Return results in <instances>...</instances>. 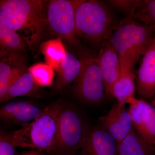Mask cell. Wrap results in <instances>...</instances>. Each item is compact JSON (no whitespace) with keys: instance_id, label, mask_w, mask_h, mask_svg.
<instances>
[{"instance_id":"obj_1","label":"cell","mask_w":155,"mask_h":155,"mask_svg":"<svg viewBox=\"0 0 155 155\" xmlns=\"http://www.w3.org/2000/svg\"><path fill=\"white\" fill-rule=\"evenodd\" d=\"M45 3L41 0L0 2V22L16 31L32 51L38 47L48 26Z\"/></svg>"},{"instance_id":"obj_2","label":"cell","mask_w":155,"mask_h":155,"mask_svg":"<svg viewBox=\"0 0 155 155\" xmlns=\"http://www.w3.org/2000/svg\"><path fill=\"white\" fill-rule=\"evenodd\" d=\"M155 26H148L124 19L119 23L109 40L119 56L121 74L134 72L136 64L151 43Z\"/></svg>"},{"instance_id":"obj_3","label":"cell","mask_w":155,"mask_h":155,"mask_svg":"<svg viewBox=\"0 0 155 155\" xmlns=\"http://www.w3.org/2000/svg\"><path fill=\"white\" fill-rule=\"evenodd\" d=\"M63 107L61 103L51 104L45 107L35 120L8 134L14 147L45 151L52 155L58 138V119Z\"/></svg>"},{"instance_id":"obj_4","label":"cell","mask_w":155,"mask_h":155,"mask_svg":"<svg viewBox=\"0 0 155 155\" xmlns=\"http://www.w3.org/2000/svg\"><path fill=\"white\" fill-rule=\"evenodd\" d=\"M75 21L78 36L101 46L109 39L119 23L103 2L84 0L76 8Z\"/></svg>"},{"instance_id":"obj_5","label":"cell","mask_w":155,"mask_h":155,"mask_svg":"<svg viewBox=\"0 0 155 155\" xmlns=\"http://www.w3.org/2000/svg\"><path fill=\"white\" fill-rule=\"evenodd\" d=\"M88 127L76 109L63 106L58 119V138L52 155H77L83 146Z\"/></svg>"},{"instance_id":"obj_6","label":"cell","mask_w":155,"mask_h":155,"mask_svg":"<svg viewBox=\"0 0 155 155\" xmlns=\"http://www.w3.org/2000/svg\"><path fill=\"white\" fill-rule=\"evenodd\" d=\"M82 0H53L47 8L48 26L52 32L70 45L79 43L75 25L78 6Z\"/></svg>"},{"instance_id":"obj_7","label":"cell","mask_w":155,"mask_h":155,"mask_svg":"<svg viewBox=\"0 0 155 155\" xmlns=\"http://www.w3.org/2000/svg\"><path fill=\"white\" fill-rule=\"evenodd\" d=\"M81 61V70L76 79L75 94L83 102L98 104L104 100L105 90L97 58H89Z\"/></svg>"},{"instance_id":"obj_8","label":"cell","mask_w":155,"mask_h":155,"mask_svg":"<svg viewBox=\"0 0 155 155\" xmlns=\"http://www.w3.org/2000/svg\"><path fill=\"white\" fill-rule=\"evenodd\" d=\"M101 126L116 140L122 141L134 127L129 109L120 106L118 103L113 106L107 114L99 117Z\"/></svg>"},{"instance_id":"obj_9","label":"cell","mask_w":155,"mask_h":155,"mask_svg":"<svg viewBox=\"0 0 155 155\" xmlns=\"http://www.w3.org/2000/svg\"><path fill=\"white\" fill-rule=\"evenodd\" d=\"M140 61L137 90L143 98L151 100L155 95V35Z\"/></svg>"},{"instance_id":"obj_10","label":"cell","mask_w":155,"mask_h":155,"mask_svg":"<svg viewBox=\"0 0 155 155\" xmlns=\"http://www.w3.org/2000/svg\"><path fill=\"white\" fill-rule=\"evenodd\" d=\"M97 58L102 75L105 94L114 97V85L120 77L121 69L118 53L110 40L101 46Z\"/></svg>"},{"instance_id":"obj_11","label":"cell","mask_w":155,"mask_h":155,"mask_svg":"<svg viewBox=\"0 0 155 155\" xmlns=\"http://www.w3.org/2000/svg\"><path fill=\"white\" fill-rule=\"evenodd\" d=\"M118 142L101 127H90L77 155H118Z\"/></svg>"},{"instance_id":"obj_12","label":"cell","mask_w":155,"mask_h":155,"mask_svg":"<svg viewBox=\"0 0 155 155\" xmlns=\"http://www.w3.org/2000/svg\"><path fill=\"white\" fill-rule=\"evenodd\" d=\"M134 125L140 135L150 142L155 149V109L143 99L135 98L129 108Z\"/></svg>"},{"instance_id":"obj_13","label":"cell","mask_w":155,"mask_h":155,"mask_svg":"<svg viewBox=\"0 0 155 155\" xmlns=\"http://www.w3.org/2000/svg\"><path fill=\"white\" fill-rule=\"evenodd\" d=\"M45 108L26 101L11 102L1 108L0 118L7 124L22 127L38 118Z\"/></svg>"},{"instance_id":"obj_14","label":"cell","mask_w":155,"mask_h":155,"mask_svg":"<svg viewBox=\"0 0 155 155\" xmlns=\"http://www.w3.org/2000/svg\"><path fill=\"white\" fill-rule=\"evenodd\" d=\"M118 155H155V149L134 127L124 139L118 143Z\"/></svg>"},{"instance_id":"obj_15","label":"cell","mask_w":155,"mask_h":155,"mask_svg":"<svg viewBox=\"0 0 155 155\" xmlns=\"http://www.w3.org/2000/svg\"><path fill=\"white\" fill-rule=\"evenodd\" d=\"M81 61L78 60L72 53L67 52L57 69L58 78L56 87L60 90L64 89L75 79H77L81 70Z\"/></svg>"},{"instance_id":"obj_16","label":"cell","mask_w":155,"mask_h":155,"mask_svg":"<svg viewBox=\"0 0 155 155\" xmlns=\"http://www.w3.org/2000/svg\"><path fill=\"white\" fill-rule=\"evenodd\" d=\"M136 75L134 72H126L121 74L114 87V97L120 106L129 105L135 98L136 89L135 84Z\"/></svg>"},{"instance_id":"obj_17","label":"cell","mask_w":155,"mask_h":155,"mask_svg":"<svg viewBox=\"0 0 155 155\" xmlns=\"http://www.w3.org/2000/svg\"><path fill=\"white\" fill-rule=\"evenodd\" d=\"M1 56L14 54L25 51V43L16 31L0 22Z\"/></svg>"},{"instance_id":"obj_18","label":"cell","mask_w":155,"mask_h":155,"mask_svg":"<svg viewBox=\"0 0 155 155\" xmlns=\"http://www.w3.org/2000/svg\"><path fill=\"white\" fill-rule=\"evenodd\" d=\"M38 87L33 75L27 70L10 87L0 101L4 102L16 97L32 95L35 93Z\"/></svg>"},{"instance_id":"obj_19","label":"cell","mask_w":155,"mask_h":155,"mask_svg":"<svg viewBox=\"0 0 155 155\" xmlns=\"http://www.w3.org/2000/svg\"><path fill=\"white\" fill-rule=\"evenodd\" d=\"M61 38L50 40L42 43L40 45L42 53L44 56L46 64L57 70L60 66L67 51Z\"/></svg>"},{"instance_id":"obj_20","label":"cell","mask_w":155,"mask_h":155,"mask_svg":"<svg viewBox=\"0 0 155 155\" xmlns=\"http://www.w3.org/2000/svg\"><path fill=\"white\" fill-rule=\"evenodd\" d=\"M17 54L8 55L4 58L0 63V101L3 99L8 88L11 72L14 66L21 61Z\"/></svg>"},{"instance_id":"obj_21","label":"cell","mask_w":155,"mask_h":155,"mask_svg":"<svg viewBox=\"0 0 155 155\" xmlns=\"http://www.w3.org/2000/svg\"><path fill=\"white\" fill-rule=\"evenodd\" d=\"M52 67L47 64L38 63L28 69L33 75L36 84L38 86H49L52 84L54 73Z\"/></svg>"},{"instance_id":"obj_22","label":"cell","mask_w":155,"mask_h":155,"mask_svg":"<svg viewBox=\"0 0 155 155\" xmlns=\"http://www.w3.org/2000/svg\"><path fill=\"white\" fill-rule=\"evenodd\" d=\"M148 26H155V0L142 1L134 19Z\"/></svg>"},{"instance_id":"obj_23","label":"cell","mask_w":155,"mask_h":155,"mask_svg":"<svg viewBox=\"0 0 155 155\" xmlns=\"http://www.w3.org/2000/svg\"><path fill=\"white\" fill-rule=\"evenodd\" d=\"M141 1V0H112L107 2L110 5L125 15V19L133 20L136 11Z\"/></svg>"},{"instance_id":"obj_24","label":"cell","mask_w":155,"mask_h":155,"mask_svg":"<svg viewBox=\"0 0 155 155\" xmlns=\"http://www.w3.org/2000/svg\"><path fill=\"white\" fill-rule=\"evenodd\" d=\"M10 141L8 134L1 131L0 134V155H18Z\"/></svg>"},{"instance_id":"obj_25","label":"cell","mask_w":155,"mask_h":155,"mask_svg":"<svg viewBox=\"0 0 155 155\" xmlns=\"http://www.w3.org/2000/svg\"><path fill=\"white\" fill-rule=\"evenodd\" d=\"M18 155H47L43 151L37 150H31L20 153Z\"/></svg>"},{"instance_id":"obj_26","label":"cell","mask_w":155,"mask_h":155,"mask_svg":"<svg viewBox=\"0 0 155 155\" xmlns=\"http://www.w3.org/2000/svg\"><path fill=\"white\" fill-rule=\"evenodd\" d=\"M151 101L150 103L153 106V107L155 109V95Z\"/></svg>"}]
</instances>
